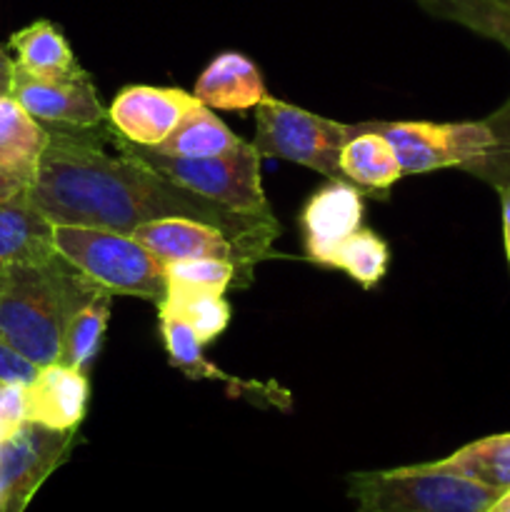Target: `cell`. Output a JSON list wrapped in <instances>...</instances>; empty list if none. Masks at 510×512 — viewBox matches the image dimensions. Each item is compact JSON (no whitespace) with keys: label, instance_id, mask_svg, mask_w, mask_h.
Listing matches in <instances>:
<instances>
[{"label":"cell","instance_id":"obj_16","mask_svg":"<svg viewBox=\"0 0 510 512\" xmlns=\"http://www.w3.org/2000/svg\"><path fill=\"white\" fill-rule=\"evenodd\" d=\"M193 95L208 108L250 110L268 98V90L258 65L243 53L228 50L215 55L198 75Z\"/></svg>","mask_w":510,"mask_h":512},{"label":"cell","instance_id":"obj_26","mask_svg":"<svg viewBox=\"0 0 510 512\" xmlns=\"http://www.w3.org/2000/svg\"><path fill=\"white\" fill-rule=\"evenodd\" d=\"M158 313L175 315L183 320L200 343L218 338L230 323V305L223 295H183V298H165L158 305Z\"/></svg>","mask_w":510,"mask_h":512},{"label":"cell","instance_id":"obj_35","mask_svg":"<svg viewBox=\"0 0 510 512\" xmlns=\"http://www.w3.org/2000/svg\"><path fill=\"white\" fill-rule=\"evenodd\" d=\"M415 3H418V5H423V0H415Z\"/></svg>","mask_w":510,"mask_h":512},{"label":"cell","instance_id":"obj_32","mask_svg":"<svg viewBox=\"0 0 510 512\" xmlns=\"http://www.w3.org/2000/svg\"><path fill=\"white\" fill-rule=\"evenodd\" d=\"M23 188H28V183H23V180L13 178V175H8L0 170V203H3V200H8L10 195H15L18 190H23Z\"/></svg>","mask_w":510,"mask_h":512},{"label":"cell","instance_id":"obj_34","mask_svg":"<svg viewBox=\"0 0 510 512\" xmlns=\"http://www.w3.org/2000/svg\"><path fill=\"white\" fill-rule=\"evenodd\" d=\"M5 438H10V435L8 433H5V428H3V425H0V443H3V440Z\"/></svg>","mask_w":510,"mask_h":512},{"label":"cell","instance_id":"obj_13","mask_svg":"<svg viewBox=\"0 0 510 512\" xmlns=\"http://www.w3.org/2000/svg\"><path fill=\"white\" fill-rule=\"evenodd\" d=\"M53 228L55 225L33 205L28 188L0 203V288L18 268L48 263L58 255Z\"/></svg>","mask_w":510,"mask_h":512},{"label":"cell","instance_id":"obj_19","mask_svg":"<svg viewBox=\"0 0 510 512\" xmlns=\"http://www.w3.org/2000/svg\"><path fill=\"white\" fill-rule=\"evenodd\" d=\"M8 50L13 53L15 68L38 78H60L80 70L65 35L50 20H35L10 35Z\"/></svg>","mask_w":510,"mask_h":512},{"label":"cell","instance_id":"obj_30","mask_svg":"<svg viewBox=\"0 0 510 512\" xmlns=\"http://www.w3.org/2000/svg\"><path fill=\"white\" fill-rule=\"evenodd\" d=\"M500 215H503V245H505V258H508L510 268V185L500 188Z\"/></svg>","mask_w":510,"mask_h":512},{"label":"cell","instance_id":"obj_24","mask_svg":"<svg viewBox=\"0 0 510 512\" xmlns=\"http://www.w3.org/2000/svg\"><path fill=\"white\" fill-rule=\"evenodd\" d=\"M168 298L183 295H223L233 283L240 285L238 268L228 260H175L165 263Z\"/></svg>","mask_w":510,"mask_h":512},{"label":"cell","instance_id":"obj_17","mask_svg":"<svg viewBox=\"0 0 510 512\" xmlns=\"http://www.w3.org/2000/svg\"><path fill=\"white\" fill-rule=\"evenodd\" d=\"M340 170L343 178L368 193H378V198H385L390 185L403 178L393 145L365 123L348 125V140L340 150Z\"/></svg>","mask_w":510,"mask_h":512},{"label":"cell","instance_id":"obj_22","mask_svg":"<svg viewBox=\"0 0 510 512\" xmlns=\"http://www.w3.org/2000/svg\"><path fill=\"white\" fill-rule=\"evenodd\" d=\"M425 468L445 470V473L463 475L488 488L503 490L510 488V433L488 435L475 443L463 445L460 450L450 453L448 458L423 463Z\"/></svg>","mask_w":510,"mask_h":512},{"label":"cell","instance_id":"obj_23","mask_svg":"<svg viewBox=\"0 0 510 512\" xmlns=\"http://www.w3.org/2000/svg\"><path fill=\"white\" fill-rule=\"evenodd\" d=\"M420 8L495 40L510 53V0H423Z\"/></svg>","mask_w":510,"mask_h":512},{"label":"cell","instance_id":"obj_21","mask_svg":"<svg viewBox=\"0 0 510 512\" xmlns=\"http://www.w3.org/2000/svg\"><path fill=\"white\" fill-rule=\"evenodd\" d=\"M243 143L245 140L235 138L233 130L210 113L208 105L198 103L163 143L155 145V150L175 158H215L233 153Z\"/></svg>","mask_w":510,"mask_h":512},{"label":"cell","instance_id":"obj_31","mask_svg":"<svg viewBox=\"0 0 510 512\" xmlns=\"http://www.w3.org/2000/svg\"><path fill=\"white\" fill-rule=\"evenodd\" d=\"M13 55L5 45H0V95H10V83H13Z\"/></svg>","mask_w":510,"mask_h":512},{"label":"cell","instance_id":"obj_33","mask_svg":"<svg viewBox=\"0 0 510 512\" xmlns=\"http://www.w3.org/2000/svg\"><path fill=\"white\" fill-rule=\"evenodd\" d=\"M485 512H510V488L503 490V493H498V498L488 505V510Z\"/></svg>","mask_w":510,"mask_h":512},{"label":"cell","instance_id":"obj_28","mask_svg":"<svg viewBox=\"0 0 510 512\" xmlns=\"http://www.w3.org/2000/svg\"><path fill=\"white\" fill-rule=\"evenodd\" d=\"M28 385L0 383V425L5 433L13 435L15 430L28 423V400H25Z\"/></svg>","mask_w":510,"mask_h":512},{"label":"cell","instance_id":"obj_14","mask_svg":"<svg viewBox=\"0 0 510 512\" xmlns=\"http://www.w3.org/2000/svg\"><path fill=\"white\" fill-rule=\"evenodd\" d=\"M90 383L83 370L63 363L45 365L25 388L28 420L50 430H78L88 408Z\"/></svg>","mask_w":510,"mask_h":512},{"label":"cell","instance_id":"obj_3","mask_svg":"<svg viewBox=\"0 0 510 512\" xmlns=\"http://www.w3.org/2000/svg\"><path fill=\"white\" fill-rule=\"evenodd\" d=\"M53 243L70 265L110 293L143 298L153 305L168 298L165 265L133 235L83 225H55Z\"/></svg>","mask_w":510,"mask_h":512},{"label":"cell","instance_id":"obj_4","mask_svg":"<svg viewBox=\"0 0 510 512\" xmlns=\"http://www.w3.org/2000/svg\"><path fill=\"white\" fill-rule=\"evenodd\" d=\"M355 512H485L498 490L420 465L348 475Z\"/></svg>","mask_w":510,"mask_h":512},{"label":"cell","instance_id":"obj_10","mask_svg":"<svg viewBox=\"0 0 510 512\" xmlns=\"http://www.w3.org/2000/svg\"><path fill=\"white\" fill-rule=\"evenodd\" d=\"M130 235L163 265L175 263V260H228L238 268L240 285H248L253 265L260 263V258L248 245L235 240L233 235L223 233L220 228L198 223V220H153V223L135 228Z\"/></svg>","mask_w":510,"mask_h":512},{"label":"cell","instance_id":"obj_12","mask_svg":"<svg viewBox=\"0 0 510 512\" xmlns=\"http://www.w3.org/2000/svg\"><path fill=\"white\" fill-rule=\"evenodd\" d=\"M363 220V190L358 185L330 180L303 208L300 225L305 235V250L313 263L333 265L340 245L360 230Z\"/></svg>","mask_w":510,"mask_h":512},{"label":"cell","instance_id":"obj_27","mask_svg":"<svg viewBox=\"0 0 510 512\" xmlns=\"http://www.w3.org/2000/svg\"><path fill=\"white\" fill-rule=\"evenodd\" d=\"M485 128H488L493 145L488 153L473 165L465 168V173L475 175L483 183L493 185L495 190L508 188L510 185V95L500 108H495L488 118H483Z\"/></svg>","mask_w":510,"mask_h":512},{"label":"cell","instance_id":"obj_5","mask_svg":"<svg viewBox=\"0 0 510 512\" xmlns=\"http://www.w3.org/2000/svg\"><path fill=\"white\" fill-rule=\"evenodd\" d=\"M110 143L118 153L130 155L143 165L153 168L163 178L203 195L205 200L223 205L245 215H270L268 200L260 188V158L253 143H243L238 150L215 158H175L158 153L155 148L135 145L115 130Z\"/></svg>","mask_w":510,"mask_h":512},{"label":"cell","instance_id":"obj_11","mask_svg":"<svg viewBox=\"0 0 510 512\" xmlns=\"http://www.w3.org/2000/svg\"><path fill=\"white\" fill-rule=\"evenodd\" d=\"M198 103L193 93L180 88L130 85L110 103L108 123L130 143L155 148Z\"/></svg>","mask_w":510,"mask_h":512},{"label":"cell","instance_id":"obj_29","mask_svg":"<svg viewBox=\"0 0 510 512\" xmlns=\"http://www.w3.org/2000/svg\"><path fill=\"white\" fill-rule=\"evenodd\" d=\"M38 365L30 363L25 355H20L13 345L0 338V383L30 385L38 375Z\"/></svg>","mask_w":510,"mask_h":512},{"label":"cell","instance_id":"obj_25","mask_svg":"<svg viewBox=\"0 0 510 512\" xmlns=\"http://www.w3.org/2000/svg\"><path fill=\"white\" fill-rule=\"evenodd\" d=\"M388 260V245L373 230L360 228L340 245L333 258V268L345 270L355 283L370 290L383 280L385 270H388Z\"/></svg>","mask_w":510,"mask_h":512},{"label":"cell","instance_id":"obj_7","mask_svg":"<svg viewBox=\"0 0 510 512\" xmlns=\"http://www.w3.org/2000/svg\"><path fill=\"white\" fill-rule=\"evenodd\" d=\"M393 145L403 175H423L443 168L465 170L493 145L483 120L475 123H365Z\"/></svg>","mask_w":510,"mask_h":512},{"label":"cell","instance_id":"obj_18","mask_svg":"<svg viewBox=\"0 0 510 512\" xmlns=\"http://www.w3.org/2000/svg\"><path fill=\"white\" fill-rule=\"evenodd\" d=\"M48 143V128L13 95H0V170L30 185Z\"/></svg>","mask_w":510,"mask_h":512},{"label":"cell","instance_id":"obj_2","mask_svg":"<svg viewBox=\"0 0 510 512\" xmlns=\"http://www.w3.org/2000/svg\"><path fill=\"white\" fill-rule=\"evenodd\" d=\"M95 288L100 285L60 253L18 268L0 288V338L38 368L60 363L68 315Z\"/></svg>","mask_w":510,"mask_h":512},{"label":"cell","instance_id":"obj_1","mask_svg":"<svg viewBox=\"0 0 510 512\" xmlns=\"http://www.w3.org/2000/svg\"><path fill=\"white\" fill-rule=\"evenodd\" d=\"M115 128L53 130L38 160L28 195L53 225H83L115 233L163 218H188L213 225L248 245L260 260L273 255L280 235L275 215H245L205 200L203 195L173 183L130 155H108Z\"/></svg>","mask_w":510,"mask_h":512},{"label":"cell","instance_id":"obj_9","mask_svg":"<svg viewBox=\"0 0 510 512\" xmlns=\"http://www.w3.org/2000/svg\"><path fill=\"white\" fill-rule=\"evenodd\" d=\"M10 95L45 128L95 130L108 125V110L83 68L60 78H38L13 65Z\"/></svg>","mask_w":510,"mask_h":512},{"label":"cell","instance_id":"obj_20","mask_svg":"<svg viewBox=\"0 0 510 512\" xmlns=\"http://www.w3.org/2000/svg\"><path fill=\"white\" fill-rule=\"evenodd\" d=\"M113 295L108 288H95L88 298L80 300L68 315L63 335V350H60V363L75 370H88L93 358L98 355L103 343L105 328L110 320V303Z\"/></svg>","mask_w":510,"mask_h":512},{"label":"cell","instance_id":"obj_15","mask_svg":"<svg viewBox=\"0 0 510 512\" xmlns=\"http://www.w3.org/2000/svg\"><path fill=\"white\" fill-rule=\"evenodd\" d=\"M160 333H163L165 350H168L170 365L178 370H183L188 378L193 380H220V383L228 385L230 393L235 398H263L270 405H278V408H288L290 398L285 390H280L273 383H253V380H240L235 375L223 373L220 368H215L210 360L203 358V350H200V340L195 338L193 330L183 323L180 318L168 313H160Z\"/></svg>","mask_w":510,"mask_h":512},{"label":"cell","instance_id":"obj_8","mask_svg":"<svg viewBox=\"0 0 510 512\" xmlns=\"http://www.w3.org/2000/svg\"><path fill=\"white\" fill-rule=\"evenodd\" d=\"M78 430L25 423L0 443V512H25L40 485L68 460Z\"/></svg>","mask_w":510,"mask_h":512},{"label":"cell","instance_id":"obj_6","mask_svg":"<svg viewBox=\"0 0 510 512\" xmlns=\"http://www.w3.org/2000/svg\"><path fill=\"white\" fill-rule=\"evenodd\" d=\"M345 140H348L345 123H335L270 95L255 105L253 145L260 155L290 160L318 170L330 180H340L343 178L340 150Z\"/></svg>","mask_w":510,"mask_h":512}]
</instances>
